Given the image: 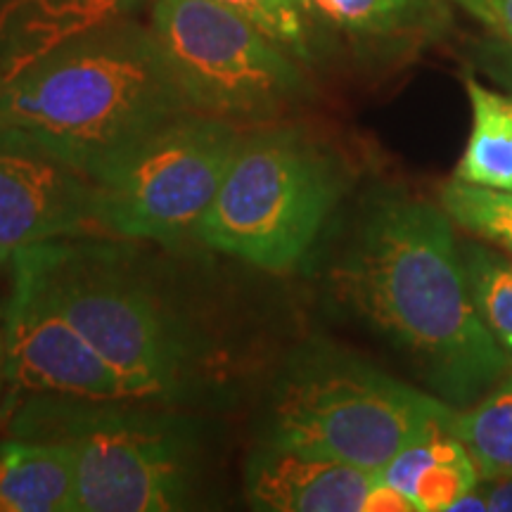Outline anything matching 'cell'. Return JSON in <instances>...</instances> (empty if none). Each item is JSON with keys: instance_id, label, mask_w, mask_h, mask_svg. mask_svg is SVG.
<instances>
[{"instance_id": "cell-1", "label": "cell", "mask_w": 512, "mask_h": 512, "mask_svg": "<svg viewBox=\"0 0 512 512\" xmlns=\"http://www.w3.org/2000/svg\"><path fill=\"white\" fill-rule=\"evenodd\" d=\"M332 275L356 316L411 358L430 392L456 411L510 373L472 299L451 219L432 202L375 192Z\"/></svg>"}, {"instance_id": "cell-2", "label": "cell", "mask_w": 512, "mask_h": 512, "mask_svg": "<svg viewBox=\"0 0 512 512\" xmlns=\"http://www.w3.org/2000/svg\"><path fill=\"white\" fill-rule=\"evenodd\" d=\"M185 112L192 107L152 29L128 19L76 36L0 81V131L93 181Z\"/></svg>"}, {"instance_id": "cell-3", "label": "cell", "mask_w": 512, "mask_h": 512, "mask_svg": "<svg viewBox=\"0 0 512 512\" xmlns=\"http://www.w3.org/2000/svg\"><path fill=\"white\" fill-rule=\"evenodd\" d=\"M456 408L335 347H299L278 377L268 441L377 472L401 448L439 427Z\"/></svg>"}, {"instance_id": "cell-4", "label": "cell", "mask_w": 512, "mask_h": 512, "mask_svg": "<svg viewBox=\"0 0 512 512\" xmlns=\"http://www.w3.org/2000/svg\"><path fill=\"white\" fill-rule=\"evenodd\" d=\"M339 192L335 162L302 133L245 128L192 238L264 271H290L316 242Z\"/></svg>"}, {"instance_id": "cell-5", "label": "cell", "mask_w": 512, "mask_h": 512, "mask_svg": "<svg viewBox=\"0 0 512 512\" xmlns=\"http://www.w3.org/2000/svg\"><path fill=\"white\" fill-rule=\"evenodd\" d=\"M121 401L41 403L17 434L67 444L79 470V512H171L192 494V448L181 425L117 408Z\"/></svg>"}, {"instance_id": "cell-6", "label": "cell", "mask_w": 512, "mask_h": 512, "mask_svg": "<svg viewBox=\"0 0 512 512\" xmlns=\"http://www.w3.org/2000/svg\"><path fill=\"white\" fill-rule=\"evenodd\" d=\"M69 323L119 375L128 401L178 389L183 347L155 297L110 247L50 240L27 245Z\"/></svg>"}, {"instance_id": "cell-7", "label": "cell", "mask_w": 512, "mask_h": 512, "mask_svg": "<svg viewBox=\"0 0 512 512\" xmlns=\"http://www.w3.org/2000/svg\"><path fill=\"white\" fill-rule=\"evenodd\" d=\"M150 29L195 112L256 126L306 93L294 55L219 0H155Z\"/></svg>"}, {"instance_id": "cell-8", "label": "cell", "mask_w": 512, "mask_h": 512, "mask_svg": "<svg viewBox=\"0 0 512 512\" xmlns=\"http://www.w3.org/2000/svg\"><path fill=\"white\" fill-rule=\"evenodd\" d=\"M245 128L185 112L140 140L95 178L107 235L174 242L214 202Z\"/></svg>"}, {"instance_id": "cell-9", "label": "cell", "mask_w": 512, "mask_h": 512, "mask_svg": "<svg viewBox=\"0 0 512 512\" xmlns=\"http://www.w3.org/2000/svg\"><path fill=\"white\" fill-rule=\"evenodd\" d=\"M10 264L12 290L3 311L5 380L19 392L131 403L119 375L57 306L31 249H17Z\"/></svg>"}, {"instance_id": "cell-10", "label": "cell", "mask_w": 512, "mask_h": 512, "mask_svg": "<svg viewBox=\"0 0 512 512\" xmlns=\"http://www.w3.org/2000/svg\"><path fill=\"white\" fill-rule=\"evenodd\" d=\"M107 235L98 190L41 145L0 131V264L36 242Z\"/></svg>"}, {"instance_id": "cell-11", "label": "cell", "mask_w": 512, "mask_h": 512, "mask_svg": "<svg viewBox=\"0 0 512 512\" xmlns=\"http://www.w3.org/2000/svg\"><path fill=\"white\" fill-rule=\"evenodd\" d=\"M373 472L275 444L259 446L245 470V494L264 512H363Z\"/></svg>"}, {"instance_id": "cell-12", "label": "cell", "mask_w": 512, "mask_h": 512, "mask_svg": "<svg viewBox=\"0 0 512 512\" xmlns=\"http://www.w3.org/2000/svg\"><path fill=\"white\" fill-rule=\"evenodd\" d=\"M140 0H0V81L41 55L121 22Z\"/></svg>"}, {"instance_id": "cell-13", "label": "cell", "mask_w": 512, "mask_h": 512, "mask_svg": "<svg viewBox=\"0 0 512 512\" xmlns=\"http://www.w3.org/2000/svg\"><path fill=\"white\" fill-rule=\"evenodd\" d=\"M0 512H79V470L72 448L55 439L3 441Z\"/></svg>"}, {"instance_id": "cell-14", "label": "cell", "mask_w": 512, "mask_h": 512, "mask_svg": "<svg viewBox=\"0 0 512 512\" xmlns=\"http://www.w3.org/2000/svg\"><path fill=\"white\" fill-rule=\"evenodd\" d=\"M311 19L370 48L411 50L437 41L448 27L441 0H304Z\"/></svg>"}, {"instance_id": "cell-15", "label": "cell", "mask_w": 512, "mask_h": 512, "mask_svg": "<svg viewBox=\"0 0 512 512\" xmlns=\"http://www.w3.org/2000/svg\"><path fill=\"white\" fill-rule=\"evenodd\" d=\"M472 107V131L453 178L512 192V93L486 88L465 76Z\"/></svg>"}, {"instance_id": "cell-16", "label": "cell", "mask_w": 512, "mask_h": 512, "mask_svg": "<svg viewBox=\"0 0 512 512\" xmlns=\"http://www.w3.org/2000/svg\"><path fill=\"white\" fill-rule=\"evenodd\" d=\"M451 432L475 460L479 477L512 475V368L482 399L456 411Z\"/></svg>"}, {"instance_id": "cell-17", "label": "cell", "mask_w": 512, "mask_h": 512, "mask_svg": "<svg viewBox=\"0 0 512 512\" xmlns=\"http://www.w3.org/2000/svg\"><path fill=\"white\" fill-rule=\"evenodd\" d=\"M460 256L479 316L512 363V259L479 242H463Z\"/></svg>"}, {"instance_id": "cell-18", "label": "cell", "mask_w": 512, "mask_h": 512, "mask_svg": "<svg viewBox=\"0 0 512 512\" xmlns=\"http://www.w3.org/2000/svg\"><path fill=\"white\" fill-rule=\"evenodd\" d=\"M439 207L465 233L489 242L512 259V192L453 178L441 188Z\"/></svg>"}, {"instance_id": "cell-19", "label": "cell", "mask_w": 512, "mask_h": 512, "mask_svg": "<svg viewBox=\"0 0 512 512\" xmlns=\"http://www.w3.org/2000/svg\"><path fill=\"white\" fill-rule=\"evenodd\" d=\"M240 12L299 60L311 57V15L304 0H219Z\"/></svg>"}, {"instance_id": "cell-20", "label": "cell", "mask_w": 512, "mask_h": 512, "mask_svg": "<svg viewBox=\"0 0 512 512\" xmlns=\"http://www.w3.org/2000/svg\"><path fill=\"white\" fill-rule=\"evenodd\" d=\"M472 55H475L477 67L489 79L503 86L505 93H512V43L501 41L496 36L484 38L472 50Z\"/></svg>"}, {"instance_id": "cell-21", "label": "cell", "mask_w": 512, "mask_h": 512, "mask_svg": "<svg viewBox=\"0 0 512 512\" xmlns=\"http://www.w3.org/2000/svg\"><path fill=\"white\" fill-rule=\"evenodd\" d=\"M460 8L477 17L491 36L512 43V0H453Z\"/></svg>"}, {"instance_id": "cell-22", "label": "cell", "mask_w": 512, "mask_h": 512, "mask_svg": "<svg viewBox=\"0 0 512 512\" xmlns=\"http://www.w3.org/2000/svg\"><path fill=\"white\" fill-rule=\"evenodd\" d=\"M411 510H418L411 498L403 496L401 491L394 489V486L380 482V479H377L373 489H370L366 505H363V512H411Z\"/></svg>"}, {"instance_id": "cell-23", "label": "cell", "mask_w": 512, "mask_h": 512, "mask_svg": "<svg viewBox=\"0 0 512 512\" xmlns=\"http://www.w3.org/2000/svg\"><path fill=\"white\" fill-rule=\"evenodd\" d=\"M477 491L486 503V512H512V475L482 479Z\"/></svg>"}, {"instance_id": "cell-24", "label": "cell", "mask_w": 512, "mask_h": 512, "mask_svg": "<svg viewBox=\"0 0 512 512\" xmlns=\"http://www.w3.org/2000/svg\"><path fill=\"white\" fill-rule=\"evenodd\" d=\"M5 351H3V337H0V377H5Z\"/></svg>"}]
</instances>
